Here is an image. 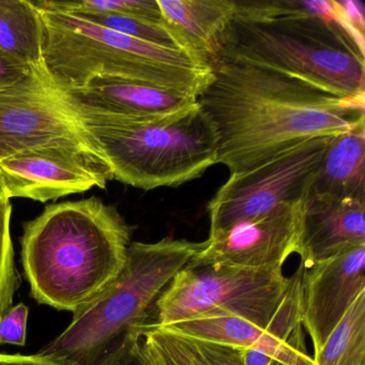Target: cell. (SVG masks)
I'll return each instance as SVG.
<instances>
[{"label": "cell", "mask_w": 365, "mask_h": 365, "mask_svg": "<svg viewBox=\"0 0 365 365\" xmlns=\"http://www.w3.org/2000/svg\"><path fill=\"white\" fill-rule=\"evenodd\" d=\"M289 284L290 277H285L282 268H239L192 259L160 294L150 324L162 327L230 315L267 328Z\"/></svg>", "instance_id": "52a82bcc"}, {"label": "cell", "mask_w": 365, "mask_h": 365, "mask_svg": "<svg viewBox=\"0 0 365 365\" xmlns=\"http://www.w3.org/2000/svg\"><path fill=\"white\" fill-rule=\"evenodd\" d=\"M268 354L255 349H245V365H269L272 362Z\"/></svg>", "instance_id": "83f0119b"}, {"label": "cell", "mask_w": 365, "mask_h": 365, "mask_svg": "<svg viewBox=\"0 0 365 365\" xmlns=\"http://www.w3.org/2000/svg\"><path fill=\"white\" fill-rule=\"evenodd\" d=\"M61 91L76 112L123 118L170 116L198 103L192 96L108 76L93 78L82 88Z\"/></svg>", "instance_id": "5bb4252c"}, {"label": "cell", "mask_w": 365, "mask_h": 365, "mask_svg": "<svg viewBox=\"0 0 365 365\" xmlns=\"http://www.w3.org/2000/svg\"><path fill=\"white\" fill-rule=\"evenodd\" d=\"M132 228L97 197L53 204L24 225L21 247L31 297L71 313L93 302L127 264Z\"/></svg>", "instance_id": "3957f363"}, {"label": "cell", "mask_w": 365, "mask_h": 365, "mask_svg": "<svg viewBox=\"0 0 365 365\" xmlns=\"http://www.w3.org/2000/svg\"><path fill=\"white\" fill-rule=\"evenodd\" d=\"M0 365H63L41 354H0Z\"/></svg>", "instance_id": "4316f807"}, {"label": "cell", "mask_w": 365, "mask_h": 365, "mask_svg": "<svg viewBox=\"0 0 365 365\" xmlns=\"http://www.w3.org/2000/svg\"><path fill=\"white\" fill-rule=\"evenodd\" d=\"M41 11L29 0H0V50L36 70H44Z\"/></svg>", "instance_id": "d6986e66"}, {"label": "cell", "mask_w": 365, "mask_h": 365, "mask_svg": "<svg viewBox=\"0 0 365 365\" xmlns=\"http://www.w3.org/2000/svg\"><path fill=\"white\" fill-rule=\"evenodd\" d=\"M39 9L44 70L61 91L108 76L198 98L212 78V70L196 65L180 51L134 39L67 12Z\"/></svg>", "instance_id": "277c9868"}, {"label": "cell", "mask_w": 365, "mask_h": 365, "mask_svg": "<svg viewBox=\"0 0 365 365\" xmlns=\"http://www.w3.org/2000/svg\"><path fill=\"white\" fill-rule=\"evenodd\" d=\"M11 215L9 198L0 200V320L14 307V294L21 285L10 230Z\"/></svg>", "instance_id": "603a6c76"}, {"label": "cell", "mask_w": 365, "mask_h": 365, "mask_svg": "<svg viewBox=\"0 0 365 365\" xmlns=\"http://www.w3.org/2000/svg\"><path fill=\"white\" fill-rule=\"evenodd\" d=\"M140 328L151 365H245V349L182 334L147 322Z\"/></svg>", "instance_id": "ac0fdd59"}, {"label": "cell", "mask_w": 365, "mask_h": 365, "mask_svg": "<svg viewBox=\"0 0 365 365\" xmlns=\"http://www.w3.org/2000/svg\"><path fill=\"white\" fill-rule=\"evenodd\" d=\"M204 247L170 237L158 242H131L117 279L73 314L61 334L38 354L63 365H102L138 327L150 322L160 294Z\"/></svg>", "instance_id": "5b68a950"}, {"label": "cell", "mask_w": 365, "mask_h": 365, "mask_svg": "<svg viewBox=\"0 0 365 365\" xmlns=\"http://www.w3.org/2000/svg\"><path fill=\"white\" fill-rule=\"evenodd\" d=\"M235 3L215 63H249L365 102L364 38L348 22L341 1Z\"/></svg>", "instance_id": "7a4b0ae2"}, {"label": "cell", "mask_w": 365, "mask_h": 365, "mask_svg": "<svg viewBox=\"0 0 365 365\" xmlns=\"http://www.w3.org/2000/svg\"><path fill=\"white\" fill-rule=\"evenodd\" d=\"M3 198H8L6 196L5 190H4L3 183L0 181V200H3Z\"/></svg>", "instance_id": "f1b7e54d"}, {"label": "cell", "mask_w": 365, "mask_h": 365, "mask_svg": "<svg viewBox=\"0 0 365 365\" xmlns=\"http://www.w3.org/2000/svg\"><path fill=\"white\" fill-rule=\"evenodd\" d=\"M332 136L311 138L253 170L230 175L207 205L209 237L304 200Z\"/></svg>", "instance_id": "ba28073f"}, {"label": "cell", "mask_w": 365, "mask_h": 365, "mask_svg": "<svg viewBox=\"0 0 365 365\" xmlns=\"http://www.w3.org/2000/svg\"><path fill=\"white\" fill-rule=\"evenodd\" d=\"M269 365H283L281 364V363L277 362V361L273 360L272 362L270 363Z\"/></svg>", "instance_id": "f546056e"}, {"label": "cell", "mask_w": 365, "mask_h": 365, "mask_svg": "<svg viewBox=\"0 0 365 365\" xmlns=\"http://www.w3.org/2000/svg\"><path fill=\"white\" fill-rule=\"evenodd\" d=\"M365 128L331 138L304 198L365 202Z\"/></svg>", "instance_id": "e0dca14e"}, {"label": "cell", "mask_w": 365, "mask_h": 365, "mask_svg": "<svg viewBox=\"0 0 365 365\" xmlns=\"http://www.w3.org/2000/svg\"><path fill=\"white\" fill-rule=\"evenodd\" d=\"M80 145L100 153L46 70L0 91V162L38 147Z\"/></svg>", "instance_id": "9c48e42d"}, {"label": "cell", "mask_w": 365, "mask_h": 365, "mask_svg": "<svg viewBox=\"0 0 365 365\" xmlns=\"http://www.w3.org/2000/svg\"><path fill=\"white\" fill-rule=\"evenodd\" d=\"M313 365H365V292L314 354Z\"/></svg>", "instance_id": "ffe728a7"}, {"label": "cell", "mask_w": 365, "mask_h": 365, "mask_svg": "<svg viewBox=\"0 0 365 365\" xmlns=\"http://www.w3.org/2000/svg\"><path fill=\"white\" fill-rule=\"evenodd\" d=\"M303 202L304 200L279 205L266 215L208 237L193 259L239 268H283L286 259L298 250Z\"/></svg>", "instance_id": "7c38bea8"}, {"label": "cell", "mask_w": 365, "mask_h": 365, "mask_svg": "<svg viewBox=\"0 0 365 365\" xmlns=\"http://www.w3.org/2000/svg\"><path fill=\"white\" fill-rule=\"evenodd\" d=\"M301 277L299 267L267 328L230 315L193 318L162 328L241 349L259 350L283 365H313L301 320Z\"/></svg>", "instance_id": "8fae6325"}, {"label": "cell", "mask_w": 365, "mask_h": 365, "mask_svg": "<svg viewBox=\"0 0 365 365\" xmlns=\"http://www.w3.org/2000/svg\"><path fill=\"white\" fill-rule=\"evenodd\" d=\"M197 101L215 129L217 163L247 172L318 136L365 128V102L238 61H219Z\"/></svg>", "instance_id": "6da1fadb"}, {"label": "cell", "mask_w": 365, "mask_h": 365, "mask_svg": "<svg viewBox=\"0 0 365 365\" xmlns=\"http://www.w3.org/2000/svg\"><path fill=\"white\" fill-rule=\"evenodd\" d=\"M365 245V202L304 198L297 254L302 268Z\"/></svg>", "instance_id": "9a60e30c"}, {"label": "cell", "mask_w": 365, "mask_h": 365, "mask_svg": "<svg viewBox=\"0 0 365 365\" xmlns=\"http://www.w3.org/2000/svg\"><path fill=\"white\" fill-rule=\"evenodd\" d=\"M163 25L194 63L211 69L235 12V0H157Z\"/></svg>", "instance_id": "2e32d148"}, {"label": "cell", "mask_w": 365, "mask_h": 365, "mask_svg": "<svg viewBox=\"0 0 365 365\" xmlns=\"http://www.w3.org/2000/svg\"><path fill=\"white\" fill-rule=\"evenodd\" d=\"M362 292L365 245L302 268L301 320L315 354Z\"/></svg>", "instance_id": "4fadbf2b"}, {"label": "cell", "mask_w": 365, "mask_h": 365, "mask_svg": "<svg viewBox=\"0 0 365 365\" xmlns=\"http://www.w3.org/2000/svg\"><path fill=\"white\" fill-rule=\"evenodd\" d=\"M36 5L43 9L68 12H96L131 16L163 25L161 10L157 0H82V1H57L40 0ZM164 26V25H163Z\"/></svg>", "instance_id": "44dd1931"}, {"label": "cell", "mask_w": 365, "mask_h": 365, "mask_svg": "<svg viewBox=\"0 0 365 365\" xmlns=\"http://www.w3.org/2000/svg\"><path fill=\"white\" fill-rule=\"evenodd\" d=\"M71 14L140 41L148 42L170 50L180 51L178 44L163 25L119 14L96 12H74Z\"/></svg>", "instance_id": "7402d4cb"}, {"label": "cell", "mask_w": 365, "mask_h": 365, "mask_svg": "<svg viewBox=\"0 0 365 365\" xmlns=\"http://www.w3.org/2000/svg\"><path fill=\"white\" fill-rule=\"evenodd\" d=\"M29 309L24 303L12 307L0 320V345L24 346L26 344Z\"/></svg>", "instance_id": "cb8c5ba5"}, {"label": "cell", "mask_w": 365, "mask_h": 365, "mask_svg": "<svg viewBox=\"0 0 365 365\" xmlns=\"http://www.w3.org/2000/svg\"><path fill=\"white\" fill-rule=\"evenodd\" d=\"M35 71L36 69L0 50V91L25 82Z\"/></svg>", "instance_id": "d4e9b609"}, {"label": "cell", "mask_w": 365, "mask_h": 365, "mask_svg": "<svg viewBox=\"0 0 365 365\" xmlns=\"http://www.w3.org/2000/svg\"><path fill=\"white\" fill-rule=\"evenodd\" d=\"M76 114L113 179L125 185L145 191L176 187L217 164V135L198 103L178 114L147 118Z\"/></svg>", "instance_id": "8992f818"}, {"label": "cell", "mask_w": 365, "mask_h": 365, "mask_svg": "<svg viewBox=\"0 0 365 365\" xmlns=\"http://www.w3.org/2000/svg\"><path fill=\"white\" fill-rule=\"evenodd\" d=\"M113 180L101 153L80 145L38 147L0 162V181L8 198L46 202Z\"/></svg>", "instance_id": "30bf717a"}, {"label": "cell", "mask_w": 365, "mask_h": 365, "mask_svg": "<svg viewBox=\"0 0 365 365\" xmlns=\"http://www.w3.org/2000/svg\"><path fill=\"white\" fill-rule=\"evenodd\" d=\"M140 328L131 333L118 351L102 365H151L142 348Z\"/></svg>", "instance_id": "484cf974"}]
</instances>
